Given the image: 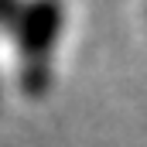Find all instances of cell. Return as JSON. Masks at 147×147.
Listing matches in <instances>:
<instances>
[{
    "label": "cell",
    "instance_id": "obj_1",
    "mask_svg": "<svg viewBox=\"0 0 147 147\" xmlns=\"http://www.w3.org/2000/svg\"><path fill=\"white\" fill-rule=\"evenodd\" d=\"M17 51L21 89L28 96H41L51 82L55 48L65 31V3L62 0H21L14 17L7 21Z\"/></svg>",
    "mask_w": 147,
    "mask_h": 147
}]
</instances>
